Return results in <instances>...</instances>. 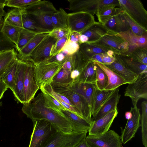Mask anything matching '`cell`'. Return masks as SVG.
Listing matches in <instances>:
<instances>
[{
	"label": "cell",
	"instance_id": "6da1fadb",
	"mask_svg": "<svg viewBox=\"0 0 147 147\" xmlns=\"http://www.w3.org/2000/svg\"><path fill=\"white\" fill-rule=\"evenodd\" d=\"M22 111L32 121L39 119L45 120L65 133L75 131L72 124L63 114L45 105L44 95L42 92L39 93L29 103L23 105Z\"/></svg>",
	"mask_w": 147,
	"mask_h": 147
},
{
	"label": "cell",
	"instance_id": "7a4b0ae2",
	"mask_svg": "<svg viewBox=\"0 0 147 147\" xmlns=\"http://www.w3.org/2000/svg\"><path fill=\"white\" fill-rule=\"evenodd\" d=\"M21 9L41 28L50 32L53 30L51 17L57 10L51 2L39 0L32 5Z\"/></svg>",
	"mask_w": 147,
	"mask_h": 147
},
{
	"label": "cell",
	"instance_id": "3957f363",
	"mask_svg": "<svg viewBox=\"0 0 147 147\" xmlns=\"http://www.w3.org/2000/svg\"><path fill=\"white\" fill-rule=\"evenodd\" d=\"M32 122L34 127L28 147H44L58 129L45 120H37Z\"/></svg>",
	"mask_w": 147,
	"mask_h": 147
},
{
	"label": "cell",
	"instance_id": "277c9868",
	"mask_svg": "<svg viewBox=\"0 0 147 147\" xmlns=\"http://www.w3.org/2000/svg\"><path fill=\"white\" fill-rule=\"evenodd\" d=\"M88 131L65 133L58 129L44 147H74L85 138Z\"/></svg>",
	"mask_w": 147,
	"mask_h": 147
},
{
	"label": "cell",
	"instance_id": "5b68a950",
	"mask_svg": "<svg viewBox=\"0 0 147 147\" xmlns=\"http://www.w3.org/2000/svg\"><path fill=\"white\" fill-rule=\"evenodd\" d=\"M119 8L135 21L147 29V12L140 0H118Z\"/></svg>",
	"mask_w": 147,
	"mask_h": 147
},
{
	"label": "cell",
	"instance_id": "8992f818",
	"mask_svg": "<svg viewBox=\"0 0 147 147\" xmlns=\"http://www.w3.org/2000/svg\"><path fill=\"white\" fill-rule=\"evenodd\" d=\"M69 10L73 12L84 11L93 15L103 6L114 4L119 6L118 0H68Z\"/></svg>",
	"mask_w": 147,
	"mask_h": 147
},
{
	"label": "cell",
	"instance_id": "52a82bcc",
	"mask_svg": "<svg viewBox=\"0 0 147 147\" xmlns=\"http://www.w3.org/2000/svg\"><path fill=\"white\" fill-rule=\"evenodd\" d=\"M35 65V80L39 87L45 84H50L53 77L62 67L60 64L55 62H41Z\"/></svg>",
	"mask_w": 147,
	"mask_h": 147
},
{
	"label": "cell",
	"instance_id": "ba28073f",
	"mask_svg": "<svg viewBox=\"0 0 147 147\" xmlns=\"http://www.w3.org/2000/svg\"><path fill=\"white\" fill-rule=\"evenodd\" d=\"M125 96L131 99L134 106L141 98L147 99V73L138 75L134 82L128 84L124 92Z\"/></svg>",
	"mask_w": 147,
	"mask_h": 147
},
{
	"label": "cell",
	"instance_id": "9c48e42d",
	"mask_svg": "<svg viewBox=\"0 0 147 147\" xmlns=\"http://www.w3.org/2000/svg\"><path fill=\"white\" fill-rule=\"evenodd\" d=\"M85 138L90 147H122L120 136L113 130L100 135H88Z\"/></svg>",
	"mask_w": 147,
	"mask_h": 147
},
{
	"label": "cell",
	"instance_id": "30bf717a",
	"mask_svg": "<svg viewBox=\"0 0 147 147\" xmlns=\"http://www.w3.org/2000/svg\"><path fill=\"white\" fill-rule=\"evenodd\" d=\"M53 89L67 98L80 112L83 118L91 120V109L88 102L84 96L66 88Z\"/></svg>",
	"mask_w": 147,
	"mask_h": 147
},
{
	"label": "cell",
	"instance_id": "8fae6325",
	"mask_svg": "<svg viewBox=\"0 0 147 147\" xmlns=\"http://www.w3.org/2000/svg\"><path fill=\"white\" fill-rule=\"evenodd\" d=\"M67 19L68 28L70 32L81 34L95 22L93 15L84 11L67 13Z\"/></svg>",
	"mask_w": 147,
	"mask_h": 147
},
{
	"label": "cell",
	"instance_id": "7c38bea8",
	"mask_svg": "<svg viewBox=\"0 0 147 147\" xmlns=\"http://www.w3.org/2000/svg\"><path fill=\"white\" fill-rule=\"evenodd\" d=\"M35 64L27 59L25 71L24 92L25 104H28L34 97L40 89L36 82L34 77Z\"/></svg>",
	"mask_w": 147,
	"mask_h": 147
},
{
	"label": "cell",
	"instance_id": "4fadbf2b",
	"mask_svg": "<svg viewBox=\"0 0 147 147\" xmlns=\"http://www.w3.org/2000/svg\"><path fill=\"white\" fill-rule=\"evenodd\" d=\"M57 40L49 34L32 51L28 57L35 64L42 62L50 57L51 48Z\"/></svg>",
	"mask_w": 147,
	"mask_h": 147
},
{
	"label": "cell",
	"instance_id": "5bb4252c",
	"mask_svg": "<svg viewBox=\"0 0 147 147\" xmlns=\"http://www.w3.org/2000/svg\"><path fill=\"white\" fill-rule=\"evenodd\" d=\"M116 34L110 32L95 42L109 48L114 53L124 56L129 50L128 43Z\"/></svg>",
	"mask_w": 147,
	"mask_h": 147
},
{
	"label": "cell",
	"instance_id": "9a60e30c",
	"mask_svg": "<svg viewBox=\"0 0 147 147\" xmlns=\"http://www.w3.org/2000/svg\"><path fill=\"white\" fill-rule=\"evenodd\" d=\"M134 106L131 108L130 111L132 114L131 117L127 120L125 128L121 130L120 138L122 143L124 144L135 137L136 133L141 126V115L140 109L137 105Z\"/></svg>",
	"mask_w": 147,
	"mask_h": 147
},
{
	"label": "cell",
	"instance_id": "2e32d148",
	"mask_svg": "<svg viewBox=\"0 0 147 147\" xmlns=\"http://www.w3.org/2000/svg\"><path fill=\"white\" fill-rule=\"evenodd\" d=\"M66 88L77 94L82 95L87 100L92 109L96 90V84L87 83L77 82H73Z\"/></svg>",
	"mask_w": 147,
	"mask_h": 147
},
{
	"label": "cell",
	"instance_id": "e0dca14e",
	"mask_svg": "<svg viewBox=\"0 0 147 147\" xmlns=\"http://www.w3.org/2000/svg\"><path fill=\"white\" fill-rule=\"evenodd\" d=\"M118 113L117 109L114 110L100 119L93 121L88 131V135H100L108 131Z\"/></svg>",
	"mask_w": 147,
	"mask_h": 147
},
{
	"label": "cell",
	"instance_id": "ac0fdd59",
	"mask_svg": "<svg viewBox=\"0 0 147 147\" xmlns=\"http://www.w3.org/2000/svg\"><path fill=\"white\" fill-rule=\"evenodd\" d=\"M27 60H22L18 59L16 76L12 91L16 100L23 105L25 104L24 81L25 71Z\"/></svg>",
	"mask_w": 147,
	"mask_h": 147
},
{
	"label": "cell",
	"instance_id": "d6986e66",
	"mask_svg": "<svg viewBox=\"0 0 147 147\" xmlns=\"http://www.w3.org/2000/svg\"><path fill=\"white\" fill-rule=\"evenodd\" d=\"M114 55L115 61L110 65H105L121 76L128 84L135 81L138 75L128 67L119 55L114 53Z\"/></svg>",
	"mask_w": 147,
	"mask_h": 147
},
{
	"label": "cell",
	"instance_id": "ffe728a7",
	"mask_svg": "<svg viewBox=\"0 0 147 147\" xmlns=\"http://www.w3.org/2000/svg\"><path fill=\"white\" fill-rule=\"evenodd\" d=\"M116 34L127 42L128 44L129 50L125 54L137 48H142L147 49V33L139 36L134 33L131 29H129L126 31Z\"/></svg>",
	"mask_w": 147,
	"mask_h": 147
},
{
	"label": "cell",
	"instance_id": "44dd1931",
	"mask_svg": "<svg viewBox=\"0 0 147 147\" xmlns=\"http://www.w3.org/2000/svg\"><path fill=\"white\" fill-rule=\"evenodd\" d=\"M122 11L120 8L117 7L115 13L104 25L109 31L117 34L130 29L128 24L122 14Z\"/></svg>",
	"mask_w": 147,
	"mask_h": 147
},
{
	"label": "cell",
	"instance_id": "7402d4cb",
	"mask_svg": "<svg viewBox=\"0 0 147 147\" xmlns=\"http://www.w3.org/2000/svg\"><path fill=\"white\" fill-rule=\"evenodd\" d=\"M119 90V87L115 89L97 113L92 118V122L100 119L111 111L117 109V105L121 97Z\"/></svg>",
	"mask_w": 147,
	"mask_h": 147
},
{
	"label": "cell",
	"instance_id": "603a6c76",
	"mask_svg": "<svg viewBox=\"0 0 147 147\" xmlns=\"http://www.w3.org/2000/svg\"><path fill=\"white\" fill-rule=\"evenodd\" d=\"M93 62L104 71L108 77V83L104 90H114L122 85L128 84L121 76L105 65L96 61Z\"/></svg>",
	"mask_w": 147,
	"mask_h": 147
},
{
	"label": "cell",
	"instance_id": "cb8c5ba5",
	"mask_svg": "<svg viewBox=\"0 0 147 147\" xmlns=\"http://www.w3.org/2000/svg\"><path fill=\"white\" fill-rule=\"evenodd\" d=\"M61 111L72 124L75 131H88L90 127L92 122V120L86 119L68 110H62Z\"/></svg>",
	"mask_w": 147,
	"mask_h": 147
},
{
	"label": "cell",
	"instance_id": "d4e9b609",
	"mask_svg": "<svg viewBox=\"0 0 147 147\" xmlns=\"http://www.w3.org/2000/svg\"><path fill=\"white\" fill-rule=\"evenodd\" d=\"M109 32L104 25L95 21L81 34L87 37L88 38V42H94L99 40Z\"/></svg>",
	"mask_w": 147,
	"mask_h": 147
},
{
	"label": "cell",
	"instance_id": "484cf974",
	"mask_svg": "<svg viewBox=\"0 0 147 147\" xmlns=\"http://www.w3.org/2000/svg\"><path fill=\"white\" fill-rule=\"evenodd\" d=\"M80 49L90 59L98 54L106 53L111 50L107 47L96 42H87L80 44Z\"/></svg>",
	"mask_w": 147,
	"mask_h": 147
},
{
	"label": "cell",
	"instance_id": "4316f807",
	"mask_svg": "<svg viewBox=\"0 0 147 147\" xmlns=\"http://www.w3.org/2000/svg\"><path fill=\"white\" fill-rule=\"evenodd\" d=\"M51 32H45L37 34L19 52L18 58L22 60L28 57L32 51L37 45L48 35Z\"/></svg>",
	"mask_w": 147,
	"mask_h": 147
},
{
	"label": "cell",
	"instance_id": "83f0119b",
	"mask_svg": "<svg viewBox=\"0 0 147 147\" xmlns=\"http://www.w3.org/2000/svg\"><path fill=\"white\" fill-rule=\"evenodd\" d=\"M94 62L90 61L80 70V74L75 82L87 83L96 84V74Z\"/></svg>",
	"mask_w": 147,
	"mask_h": 147
},
{
	"label": "cell",
	"instance_id": "f1b7e54d",
	"mask_svg": "<svg viewBox=\"0 0 147 147\" xmlns=\"http://www.w3.org/2000/svg\"><path fill=\"white\" fill-rule=\"evenodd\" d=\"M71 71L61 67L53 77L50 84L53 89L66 88L73 82L70 77Z\"/></svg>",
	"mask_w": 147,
	"mask_h": 147
},
{
	"label": "cell",
	"instance_id": "f546056e",
	"mask_svg": "<svg viewBox=\"0 0 147 147\" xmlns=\"http://www.w3.org/2000/svg\"><path fill=\"white\" fill-rule=\"evenodd\" d=\"M18 59L17 57L11 63L3 75L2 80L8 88L13 91L17 73Z\"/></svg>",
	"mask_w": 147,
	"mask_h": 147
},
{
	"label": "cell",
	"instance_id": "4dcf8cb0",
	"mask_svg": "<svg viewBox=\"0 0 147 147\" xmlns=\"http://www.w3.org/2000/svg\"><path fill=\"white\" fill-rule=\"evenodd\" d=\"M115 89L100 90L97 89L95 94L93 107L91 111L92 117L97 113L102 106L113 93Z\"/></svg>",
	"mask_w": 147,
	"mask_h": 147
},
{
	"label": "cell",
	"instance_id": "1f68e13d",
	"mask_svg": "<svg viewBox=\"0 0 147 147\" xmlns=\"http://www.w3.org/2000/svg\"><path fill=\"white\" fill-rule=\"evenodd\" d=\"M4 20L22 30L23 28L21 9L14 8L8 11L5 16Z\"/></svg>",
	"mask_w": 147,
	"mask_h": 147
},
{
	"label": "cell",
	"instance_id": "d6a6232c",
	"mask_svg": "<svg viewBox=\"0 0 147 147\" xmlns=\"http://www.w3.org/2000/svg\"><path fill=\"white\" fill-rule=\"evenodd\" d=\"M116 5H106L98 9L96 13L98 22L104 25L107 23L115 13L117 7Z\"/></svg>",
	"mask_w": 147,
	"mask_h": 147
},
{
	"label": "cell",
	"instance_id": "836d02e7",
	"mask_svg": "<svg viewBox=\"0 0 147 147\" xmlns=\"http://www.w3.org/2000/svg\"><path fill=\"white\" fill-rule=\"evenodd\" d=\"M54 29L68 28L67 13L62 8L54 13L51 17Z\"/></svg>",
	"mask_w": 147,
	"mask_h": 147
},
{
	"label": "cell",
	"instance_id": "e575fe53",
	"mask_svg": "<svg viewBox=\"0 0 147 147\" xmlns=\"http://www.w3.org/2000/svg\"><path fill=\"white\" fill-rule=\"evenodd\" d=\"M17 55L14 48L0 52V76L3 74Z\"/></svg>",
	"mask_w": 147,
	"mask_h": 147
},
{
	"label": "cell",
	"instance_id": "d590c367",
	"mask_svg": "<svg viewBox=\"0 0 147 147\" xmlns=\"http://www.w3.org/2000/svg\"><path fill=\"white\" fill-rule=\"evenodd\" d=\"M22 30L17 28L4 20L0 29L5 35L16 46L18 44L20 32Z\"/></svg>",
	"mask_w": 147,
	"mask_h": 147
},
{
	"label": "cell",
	"instance_id": "8d00e7d4",
	"mask_svg": "<svg viewBox=\"0 0 147 147\" xmlns=\"http://www.w3.org/2000/svg\"><path fill=\"white\" fill-rule=\"evenodd\" d=\"M120 56L128 67L137 75L147 73V65L139 62L127 57Z\"/></svg>",
	"mask_w": 147,
	"mask_h": 147
},
{
	"label": "cell",
	"instance_id": "74e56055",
	"mask_svg": "<svg viewBox=\"0 0 147 147\" xmlns=\"http://www.w3.org/2000/svg\"><path fill=\"white\" fill-rule=\"evenodd\" d=\"M40 89L53 96L67 110L71 111L76 115L82 117L80 112L75 107L71 106L67 104L57 95L56 92L54 90L50 83L46 84L41 86Z\"/></svg>",
	"mask_w": 147,
	"mask_h": 147
},
{
	"label": "cell",
	"instance_id": "f35d334b",
	"mask_svg": "<svg viewBox=\"0 0 147 147\" xmlns=\"http://www.w3.org/2000/svg\"><path fill=\"white\" fill-rule=\"evenodd\" d=\"M21 12L23 28L37 33L51 32L40 27L28 14Z\"/></svg>",
	"mask_w": 147,
	"mask_h": 147
},
{
	"label": "cell",
	"instance_id": "ab89813d",
	"mask_svg": "<svg viewBox=\"0 0 147 147\" xmlns=\"http://www.w3.org/2000/svg\"><path fill=\"white\" fill-rule=\"evenodd\" d=\"M142 114L141 116L142 142L145 147H147V102L143 101L141 103Z\"/></svg>",
	"mask_w": 147,
	"mask_h": 147
},
{
	"label": "cell",
	"instance_id": "60d3db41",
	"mask_svg": "<svg viewBox=\"0 0 147 147\" xmlns=\"http://www.w3.org/2000/svg\"><path fill=\"white\" fill-rule=\"evenodd\" d=\"M41 90L44 94L45 104L47 107L61 114H63L62 110H67L53 96L43 90Z\"/></svg>",
	"mask_w": 147,
	"mask_h": 147
},
{
	"label": "cell",
	"instance_id": "b9f144b4",
	"mask_svg": "<svg viewBox=\"0 0 147 147\" xmlns=\"http://www.w3.org/2000/svg\"><path fill=\"white\" fill-rule=\"evenodd\" d=\"M124 56L127 57L139 62L147 65V49L137 48Z\"/></svg>",
	"mask_w": 147,
	"mask_h": 147
},
{
	"label": "cell",
	"instance_id": "7bdbcfd3",
	"mask_svg": "<svg viewBox=\"0 0 147 147\" xmlns=\"http://www.w3.org/2000/svg\"><path fill=\"white\" fill-rule=\"evenodd\" d=\"M37 34L33 31L23 28L20 32V37L16 49L19 52Z\"/></svg>",
	"mask_w": 147,
	"mask_h": 147
},
{
	"label": "cell",
	"instance_id": "ee69618b",
	"mask_svg": "<svg viewBox=\"0 0 147 147\" xmlns=\"http://www.w3.org/2000/svg\"><path fill=\"white\" fill-rule=\"evenodd\" d=\"M122 14L128 24L131 30L134 33L140 36L147 33V29L138 24L126 12L123 10Z\"/></svg>",
	"mask_w": 147,
	"mask_h": 147
},
{
	"label": "cell",
	"instance_id": "f6af8a7d",
	"mask_svg": "<svg viewBox=\"0 0 147 147\" xmlns=\"http://www.w3.org/2000/svg\"><path fill=\"white\" fill-rule=\"evenodd\" d=\"M95 65V70L96 74V85L98 90H104L108 83V77L100 68L97 65Z\"/></svg>",
	"mask_w": 147,
	"mask_h": 147
},
{
	"label": "cell",
	"instance_id": "bcb514c9",
	"mask_svg": "<svg viewBox=\"0 0 147 147\" xmlns=\"http://www.w3.org/2000/svg\"><path fill=\"white\" fill-rule=\"evenodd\" d=\"M39 0H6V6L20 9H24L37 2Z\"/></svg>",
	"mask_w": 147,
	"mask_h": 147
},
{
	"label": "cell",
	"instance_id": "7dc6e473",
	"mask_svg": "<svg viewBox=\"0 0 147 147\" xmlns=\"http://www.w3.org/2000/svg\"><path fill=\"white\" fill-rule=\"evenodd\" d=\"M70 32L63 38L57 40L52 46L50 54V56H53L59 53L65 44L68 39Z\"/></svg>",
	"mask_w": 147,
	"mask_h": 147
},
{
	"label": "cell",
	"instance_id": "c3c4849f",
	"mask_svg": "<svg viewBox=\"0 0 147 147\" xmlns=\"http://www.w3.org/2000/svg\"><path fill=\"white\" fill-rule=\"evenodd\" d=\"M16 49V45L11 41L0 30V52Z\"/></svg>",
	"mask_w": 147,
	"mask_h": 147
},
{
	"label": "cell",
	"instance_id": "681fc988",
	"mask_svg": "<svg viewBox=\"0 0 147 147\" xmlns=\"http://www.w3.org/2000/svg\"><path fill=\"white\" fill-rule=\"evenodd\" d=\"M69 55L65 51L61 50L59 53L56 55L49 57L42 62H55L60 64L61 65Z\"/></svg>",
	"mask_w": 147,
	"mask_h": 147
},
{
	"label": "cell",
	"instance_id": "f907efd6",
	"mask_svg": "<svg viewBox=\"0 0 147 147\" xmlns=\"http://www.w3.org/2000/svg\"><path fill=\"white\" fill-rule=\"evenodd\" d=\"M79 49V44L71 41L69 38L61 50L65 51L69 55H71L74 54Z\"/></svg>",
	"mask_w": 147,
	"mask_h": 147
},
{
	"label": "cell",
	"instance_id": "816d5d0a",
	"mask_svg": "<svg viewBox=\"0 0 147 147\" xmlns=\"http://www.w3.org/2000/svg\"><path fill=\"white\" fill-rule=\"evenodd\" d=\"M70 32L68 28H60L53 30L50 34L58 40L63 38Z\"/></svg>",
	"mask_w": 147,
	"mask_h": 147
},
{
	"label": "cell",
	"instance_id": "f5cc1de1",
	"mask_svg": "<svg viewBox=\"0 0 147 147\" xmlns=\"http://www.w3.org/2000/svg\"><path fill=\"white\" fill-rule=\"evenodd\" d=\"M74 60L73 55H69L62 64L61 67L65 69L71 71L73 69Z\"/></svg>",
	"mask_w": 147,
	"mask_h": 147
},
{
	"label": "cell",
	"instance_id": "db71d44e",
	"mask_svg": "<svg viewBox=\"0 0 147 147\" xmlns=\"http://www.w3.org/2000/svg\"><path fill=\"white\" fill-rule=\"evenodd\" d=\"M102 59L103 64L108 65L111 64L115 60L114 55L110 56L107 53H102Z\"/></svg>",
	"mask_w": 147,
	"mask_h": 147
},
{
	"label": "cell",
	"instance_id": "11a10c76",
	"mask_svg": "<svg viewBox=\"0 0 147 147\" xmlns=\"http://www.w3.org/2000/svg\"><path fill=\"white\" fill-rule=\"evenodd\" d=\"M81 34L75 31L70 32L69 39L71 41L78 43L80 42Z\"/></svg>",
	"mask_w": 147,
	"mask_h": 147
},
{
	"label": "cell",
	"instance_id": "9f6ffc18",
	"mask_svg": "<svg viewBox=\"0 0 147 147\" xmlns=\"http://www.w3.org/2000/svg\"><path fill=\"white\" fill-rule=\"evenodd\" d=\"M80 74V71L76 69H74L71 71L70 77L73 80V82L76 81Z\"/></svg>",
	"mask_w": 147,
	"mask_h": 147
},
{
	"label": "cell",
	"instance_id": "6f0895ef",
	"mask_svg": "<svg viewBox=\"0 0 147 147\" xmlns=\"http://www.w3.org/2000/svg\"><path fill=\"white\" fill-rule=\"evenodd\" d=\"M7 89L6 85L2 80L0 82V100L3 97L4 93Z\"/></svg>",
	"mask_w": 147,
	"mask_h": 147
},
{
	"label": "cell",
	"instance_id": "680465c9",
	"mask_svg": "<svg viewBox=\"0 0 147 147\" xmlns=\"http://www.w3.org/2000/svg\"><path fill=\"white\" fill-rule=\"evenodd\" d=\"M6 0H0V17L5 16V14L4 10V7L6 6Z\"/></svg>",
	"mask_w": 147,
	"mask_h": 147
},
{
	"label": "cell",
	"instance_id": "91938a15",
	"mask_svg": "<svg viewBox=\"0 0 147 147\" xmlns=\"http://www.w3.org/2000/svg\"><path fill=\"white\" fill-rule=\"evenodd\" d=\"M102 54L95 55L92 57L90 59L92 61H96L102 63Z\"/></svg>",
	"mask_w": 147,
	"mask_h": 147
},
{
	"label": "cell",
	"instance_id": "94428289",
	"mask_svg": "<svg viewBox=\"0 0 147 147\" xmlns=\"http://www.w3.org/2000/svg\"><path fill=\"white\" fill-rule=\"evenodd\" d=\"M74 147H90V146H89L86 138H85L77 144Z\"/></svg>",
	"mask_w": 147,
	"mask_h": 147
},
{
	"label": "cell",
	"instance_id": "6125c7cd",
	"mask_svg": "<svg viewBox=\"0 0 147 147\" xmlns=\"http://www.w3.org/2000/svg\"><path fill=\"white\" fill-rule=\"evenodd\" d=\"M132 116V114L130 111L126 112L125 114V117L127 119H130Z\"/></svg>",
	"mask_w": 147,
	"mask_h": 147
},
{
	"label": "cell",
	"instance_id": "be15d7a7",
	"mask_svg": "<svg viewBox=\"0 0 147 147\" xmlns=\"http://www.w3.org/2000/svg\"><path fill=\"white\" fill-rule=\"evenodd\" d=\"M3 22L4 20L3 19L2 17H0V30L3 25Z\"/></svg>",
	"mask_w": 147,
	"mask_h": 147
},
{
	"label": "cell",
	"instance_id": "e7e4bbea",
	"mask_svg": "<svg viewBox=\"0 0 147 147\" xmlns=\"http://www.w3.org/2000/svg\"><path fill=\"white\" fill-rule=\"evenodd\" d=\"M3 75H2L1 76H0V82L2 80V76Z\"/></svg>",
	"mask_w": 147,
	"mask_h": 147
},
{
	"label": "cell",
	"instance_id": "03108f58",
	"mask_svg": "<svg viewBox=\"0 0 147 147\" xmlns=\"http://www.w3.org/2000/svg\"><path fill=\"white\" fill-rule=\"evenodd\" d=\"M2 102H0V107L1 106H2Z\"/></svg>",
	"mask_w": 147,
	"mask_h": 147
}]
</instances>
